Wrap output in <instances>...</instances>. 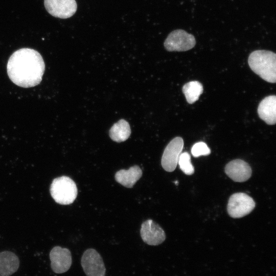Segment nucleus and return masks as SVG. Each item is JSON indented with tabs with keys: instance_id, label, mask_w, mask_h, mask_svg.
I'll use <instances>...</instances> for the list:
<instances>
[{
	"instance_id": "1",
	"label": "nucleus",
	"mask_w": 276,
	"mask_h": 276,
	"mask_svg": "<svg viewBox=\"0 0 276 276\" xmlns=\"http://www.w3.org/2000/svg\"><path fill=\"white\" fill-rule=\"evenodd\" d=\"M45 65L41 55L36 50L20 49L12 54L7 63V73L10 80L22 87H31L39 84Z\"/></svg>"
},
{
	"instance_id": "2",
	"label": "nucleus",
	"mask_w": 276,
	"mask_h": 276,
	"mask_svg": "<svg viewBox=\"0 0 276 276\" xmlns=\"http://www.w3.org/2000/svg\"><path fill=\"white\" fill-rule=\"evenodd\" d=\"M250 69L265 81L274 83L276 81V55L267 50H256L251 53L248 59Z\"/></svg>"
},
{
	"instance_id": "3",
	"label": "nucleus",
	"mask_w": 276,
	"mask_h": 276,
	"mask_svg": "<svg viewBox=\"0 0 276 276\" xmlns=\"http://www.w3.org/2000/svg\"><path fill=\"white\" fill-rule=\"evenodd\" d=\"M50 191L55 202L64 205L72 203L78 194L75 182L66 176L55 178L51 185Z\"/></svg>"
},
{
	"instance_id": "4",
	"label": "nucleus",
	"mask_w": 276,
	"mask_h": 276,
	"mask_svg": "<svg viewBox=\"0 0 276 276\" xmlns=\"http://www.w3.org/2000/svg\"><path fill=\"white\" fill-rule=\"evenodd\" d=\"M255 205V202L250 196L244 193H236L230 196L227 210L230 217L240 218L249 214Z\"/></svg>"
},
{
	"instance_id": "5",
	"label": "nucleus",
	"mask_w": 276,
	"mask_h": 276,
	"mask_svg": "<svg viewBox=\"0 0 276 276\" xmlns=\"http://www.w3.org/2000/svg\"><path fill=\"white\" fill-rule=\"evenodd\" d=\"M195 44L196 40L192 34L183 30L177 29L168 35L164 42V47L170 52H182L192 49Z\"/></svg>"
},
{
	"instance_id": "6",
	"label": "nucleus",
	"mask_w": 276,
	"mask_h": 276,
	"mask_svg": "<svg viewBox=\"0 0 276 276\" xmlns=\"http://www.w3.org/2000/svg\"><path fill=\"white\" fill-rule=\"evenodd\" d=\"M81 263L87 276H105L106 269L103 259L95 249L86 250L82 256Z\"/></svg>"
},
{
	"instance_id": "7",
	"label": "nucleus",
	"mask_w": 276,
	"mask_h": 276,
	"mask_svg": "<svg viewBox=\"0 0 276 276\" xmlns=\"http://www.w3.org/2000/svg\"><path fill=\"white\" fill-rule=\"evenodd\" d=\"M183 147V141L180 137L172 139L165 148L161 159L163 169L167 172L173 171L178 164Z\"/></svg>"
},
{
	"instance_id": "8",
	"label": "nucleus",
	"mask_w": 276,
	"mask_h": 276,
	"mask_svg": "<svg viewBox=\"0 0 276 276\" xmlns=\"http://www.w3.org/2000/svg\"><path fill=\"white\" fill-rule=\"evenodd\" d=\"M44 4L50 14L63 19L72 16L77 8L75 0H44Z\"/></svg>"
},
{
	"instance_id": "9",
	"label": "nucleus",
	"mask_w": 276,
	"mask_h": 276,
	"mask_svg": "<svg viewBox=\"0 0 276 276\" xmlns=\"http://www.w3.org/2000/svg\"><path fill=\"white\" fill-rule=\"evenodd\" d=\"M51 267L56 273H62L66 272L72 263V255L70 250L66 248L56 246L54 247L50 252Z\"/></svg>"
},
{
	"instance_id": "10",
	"label": "nucleus",
	"mask_w": 276,
	"mask_h": 276,
	"mask_svg": "<svg viewBox=\"0 0 276 276\" xmlns=\"http://www.w3.org/2000/svg\"><path fill=\"white\" fill-rule=\"evenodd\" d=\"M140 233L143 241L150 245H159L166 239L163 229L151 219H148L142 223Z\"/></svg>"
},
{
	"instance_id": "11",
	"label": "nucleus",
	"mask_w": 276,
	"mask_h": 276,
	"mask_svg": "<svg viewBox=\"0 0 276 276\" xmlns=\"http://www.w3.org/2000/svg\"><path fill=\"white\" fill-rule=\"evenodd\" d=\"M225 172L234 181L244 182L250 177L252 171L247 163L240 159H236L226 165Z\"/></svg>"
},
{
	"instance_id": "12",
	"label": "nucleus",
	"mask_w": 276,
	"mask_h": 276,
	"mask_svg": "<svg viewBox=\"0 0 276 276\" xmlns=\"http://www.w3.org/2000/svg\"><path fill=\"white\" fill-rule=\"evenodd\" d=\"M259 117L268 125H274L276 122V97L269 96L264 98L258 108Z\"/></svg>"
},
{
	"instance_id": "13",
	"label": "nucleus",
	"mask_w": 276,
	"mask_h": 276,
	"mask_svg": "<svg viewBox=\"0 0 276 276\" xmlns=\"http://www.w3.org/2000/svg\"><path fill=\"white\" fill-rule=\"evenodd\" d=\"M19 267V260L17 256L10 251L0 252V276H10Z\"/></svg>"
},
{
	"instance_id": "14",
	"label": "nucleus",
	"mask_w": 276,
	"mask_h": 276,
	"mask_svg": "<svg viewBox=\"0 0 276 276\" xmlns=\"http://www.w3.org/2000/svg\"><path fill=\"white\" fill-rule=\"evenodd\" d=\"M142 171L137 165L131 167L128 170L122 169L115 174L116 181L123 186L131 188L142 177Z\"/></svg>"
},
{
	"instance_id": "15",
	"label": "nucleus",
	"mask_w": 276,
	"mask_h": 276,
	"mask_svg": "<svg viewBox=\"0 0 276 276\" xmlns=\"http://www.w3.org/2000/svg\"><path fill=\"white\" fill-rule=\"evenodd\" d=\"M130 134V125L128 122L124 119H121L114 123L109 131V135L111 139L118 143L127 140Z\"/></svg>"
},
{
	"instance_id": "16",
	"label": "nucleus",
	"mask_w": 276,
	"mask_h": 276,
	"mask_svg": "<svg viewBox=\"0 0 276 276\" xmlns=\"http://www.w3.org/2000/svg\"><path fill=\"white\" fill-rule=\"evenodd\" d=\"M187 102L192 104L198 100L203 92V86L197 81H190L185 84L182 89Z\"/></svg>"
},
{
	"instance_id": "17",
	"label": "nucleus",
	"mask_w": 276,
	"mask_h": 276,
	"mask_svg": "<svg viewBox=\"0 0 276 276\" xmlns=\"http://www.w3.org/2000/svg\"><path fill=\"white\" fill-rule=\"evenodd\" d=\"M178 164L180 169L186 175H191L194 172V168L191 162V156L187 152H184L179 155Z\"/></svg>"
},
{
	"instance_id": "18",
	"label": "nucleus",
	"mask_w": 276,
	"mask_h": 276,
	"mask_svg": "<svg viewBox=\"0 0 276 276\" xmlns=\"http://www.w3.org/2000/svg\"><path fill=\"white\" fill-rule=\"evenodd\" d=\"M191 153L193 156L198 157L202 155H208L210 154L211 150L207 145L202 142L195 143L191 149Z\"/></svg>"
}]
</instances>
